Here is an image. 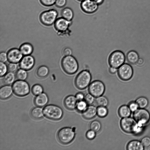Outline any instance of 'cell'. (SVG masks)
I'll list each match as a JSON object with an SVG mask.
<instances>
[{
	"mask_svg": "<svg viewBox=\"0 0 150 150\" xmlns=\"http://www.w3.org/2000/svg\"><path fill=\"white\" fill-rule=\"evenodd\" d=\"M120 125L124 132L135 135L141 133L144 127L138 124L133 117H129L122 118L120 121Z\"/></svg>",
	"mask_w": 150,
	"mask_h": 150,
	"instance_id": "obj_1",
	"label": "cell"
},
{
	"mask_svg": "<svg viewBox=\"0 0 150 150\" xmlns=\"http://www.w3.org/2000/svg\"><path fill=\"white\" fill-rule=\"evenodd\" d=\"M61 65L64 71L69 75L76 73L79 67L77 60L71 55L64 56L62 59Z\"/></svg>",
	"mask_w": 150,
	"mask_h": 150,
	"instance_id": "obj_2",
	"label": "cell"
},
{
	"mask_svg": "<svg viewBox=\"0 0 150 150\" xmlns=\"http://www.w3.org/2000/svg\"><path fill=\"white\" fill-rule=\"evenodd\" d=\"M76 128L65 127L59 130L57 134L58 141L61 144H68L71 142L75 137Z\"/></svg>",
	"mask_w": 150,
	"mask_h": 150,
	"instance_id": "obj_3",
	"label": "cell"
},
{
	"mask_svg": "<svg viewBox=\"0 0 150 150\" xmlns=\"http://www.w3.org/2000/svg\"><path fill=\"white\" fill-rule=\"evenodd\" d=\"M43 114L47 118L57 121L63 117V112L62 108L55 105L49 104L45 106L43 110Z\"/></svg>",
	"mask_w": 150,
	"mask_h": 150,
	"instance_id": "obj_4",
	"label": "cell"
},
{
	"mask_svg": "<svg viewBox=\"0 0 150 150\" xmlns=\"http://www.w3.org/2000/svg\"><path fill=\"white\" fill-rule=\"evenodd\" d=\"M91 79V74L88 70H82L76 77L74 81L75 85L79 89H85L90 84Z\"/></svg>",
	"mask_w": 150,
	"mask_h": 150,
	"instance_id": "obj_5",
	"label": "cell"
},
{
	"mask_svg": "<svg viewBox=\"0 0 150 150\" xmlns=\"http://www.w3.org/2000/svg\"><path fill=\"white\" fill-rule=\"evenodd\" d=\"M12 87L14 94L20 97L26 96L30 91L29 85L25 80L16 81L13 83Z\"/></svg>",
	"mask_w": 150,
	"mask_h": 150,
	"instance_id": "obj_6",
	"label": "cell"
},
{
	"mask_svg": "<svg viewBox=\"0 0 150 150\" xmlns=\"http://www.w3.org/2000/svg\"><path fill=\"white\" fill-rule=\"evenodd\" d=\"M125 56L122 51L116 50L112 52L108 58V62L110 66L118 69L125 63Z\"/></svg>",
	"mask_w": 150,
	"mask_h": 150,
	"instance_id": "obj_7",
	"label": "cell"
},
{
	"mask_svg": "<svg viewBox=\"0 0 150 150\" xmlns=\"http://www.w3.org/2000/svg\"><path fill=\"white\" fill-rule=\"evenodd\" d=\"M133 117L138 124L144 126L150 120V113L145 108H139L133 112Z\"/></svg>",
	"mask_w": 150,
	"mask_h": 150,
	"instance_id": "obj_8",
	"label": "cell"
},
{
	"mask_svg": "<svg viewBox=\"0 0 150 150\" xmlns=\"http://www.w3.org/2000/svg\"><path fill=\"white\" fill-rule=\"evenodd\" d=\"M58 15L57 11L54 9L44 11L40 16V22L46 26H50L54 23Z\"/></svg>",
	"mask_w": 150,
	"mask_h": 150,
	"instance_id": "obj_9",
	"label": "cell"
},
{
	"mask_svg": "<svg viewBox=\"0 0 150 150\" xmlns=\"http://www.w3.org/2000/svg\"><path fill=\"white\" fill-rule=\"evenodd\" d=\"M118 76L121 80L127 81L130 80L133 75V70L132 66L128 63H124L117 70Z\"/></svg>",
	"mask_w": 150,
	"mask_h": 150,
	"instance_id": "obj_10",
	"label": "cell"
},
{
	"mask_svg": "<svg viewBox=\"0 0 150 150\" xmlns=\"http://www.w3.org/2000/svg\"><path fill=\"white\" fill-rule=\"evenodd\" d=\"M88 91L89 93L95 97H97L103 95L104 93L105 85L100 80H95L90 83L88 86Z\"/></svg>",
	"mask_w": 150,
	"mask_h": 150,
	"instance_id": "obj_11",
	"label": "cell"
},
{
	"mask_svg": "<svg viewBox=\"0 0 150 150\" xmlns=\"http://www.w3.org/2000/svg\"><path fill=\"white\" fill-rule=\"evenodd\" d=\"M81 7L85 13L91 14L96 12L98 9V5L93 0H85L81 2Z\"/></svg>",
	"mask_w": 150,
	"mask_h": 150,
	"instance_id": "obj_12",
	"label": "cell"
},
{
	"mask_svg": "<svg viewBox=\"0 0 150 150\" xmlns=\"http://www.w3.org/2000/svg\"><path fill=\"white\" fill-rule=\"evenodd\" d=\"M8 60L11 63H17L20 62L23 54L18 48H14L10 49L7 53Z\"/></svg>",
	"mask_w": 150,
	"mask_h": 150,
	"instance_id": "obj_13",
	"label": "cell"
},
{
	"mask_svg": "<svg viewBox=\"0 0 150 150\" xmlns=\"http://www.w3.org/2000/svg\"><path fill=\"white\" fill-rule=\"evenodd\" d=\"M71 23V21H69L63 17L57 19L54 23V27L56 30L60 33H65L68 30Z\"/></svg>",
	"mask_w": 150,
	"mask_h": 150,
	"instance_id": "obj_14",
	"label": "cell"
},
{
	"mask_svg": "<svg viewBox=\"0 0 150 150\" xmlns=\"http://www.w3.org/2000/svg\"><path fill=\"white\" fill-rule=\"evenodd\" d=\"M35 63V60L33 57L30 55H25L20 62L19 66L21 69L28 71L33 67Z\"/></svg>",
	"mask_w": 150,
	"mask_h": 150,
	"instance_id": "obj_15",
	"label": "cell"
},
{
	"mask_svg": "<svg viewBox=\"0 0 150 150\" xmlns=\"http://www.w3.org/2000/svg\"><path fill=\"white\" fill-rule=\"evenodd\" d=\"M78 101L75 96L70 95L65 98L64 100V104L67 109L73 110L76 108Z\"/></svg>",
	"mask_w": 150,
	"mask_h": 150,
	"instance_id": "obj_16",
	"label": "cell"
},
{
	"mask_svg": "<svg viewBox=\"0 0 150 150\" xmlns=\"http://www.w3.org/2000/svg\"><path fill=\"white\" fill-rule=\"evenodd\" d=\"M82 113L83 117L86 120H91L94 118L97 115V108L93 105L88 106Z\"/></svg>",
	"mask_w": 150,
	"mask_h": 150,
	"instance_id": "obj_17",
	"label": "cell"
},
{
	"mask_svg": "<svg viewBox=\"0 0 150 150\" xmlns=\"http://www.w3.org/2000/svg\"><path fill=\"white\" fill-rule=\"evenodd\" d=\"M49 101L48 97L45 93L37 95L34 99V103L37 107H42L45 106Z\"/></svg>",
	"mask_w": 150,
	"mask_h": 150,
	"instance_id": "obj_18",
	"label": "cell"
},
{
	"mask_svg": "<svg viewBox=\"0 0 150 150\" xmlns=\"http://www.w3.org/2000/svg\"><path fill=\"white\" fill-rule=\"evenodd\" d=\"M12 87L6 85L1 86L0 88V98L1 99L5 100L9 98L13 93Z\"/></svg>",
	"mask_w": 150,
	"mask_h": 150,
	"instance_id": "obj_19",
	"label": "cell"
},
{
	"mask_svg": "<svg viewBox=\"0 0 150 150\" xmlns=\"http://www.w3.org/2000/svg\"><path fill=\"white\" fill-rule=\"evenodd\" d=\"M126 57L127 62L132 65L137 64L139 58L137 52L134 50L128 51Z\"/></svg>",
	"mask_w": 150,
	"mask_h": 150,
	"instance_id": "obj_20",
	"label": "cell"
},
{
	"mask_svg": "<svg viewBox=\"0 0 150 150\" xmlns=\"http://www.w3.org/2000/svg\"><path fill=\"white\" fill-rule=\"evenodd\" d=\"M144 147L141 141L134 140L131 141L127 145V149L128 150H143Z\"/></svg>",
	"mask_w": 150,
	"mask_h": 150,
	"instance_id": "obj_21",
	"label": "cell"
},
{
	"mask_svg": "<svg viewBox=\"0 0 150 150\" xmlns=\"http://www.w3.org/2000/svg\"><path fill=\"white\" fill-rule=\"evenodd\" d=\"M19 50L24 55H30L33 52V48L32 45L29 43H24L20 46Z\"/></svg>",
	"mask_w": 150,
	"mask_h": 150,
	"instance_id": "obj_22",
	"label": "cell"
},
{
	"mask_svg": "<svg viewBox=\"0 0 150 150\" xmlns=\"http://www.w3.org/2000/svg\"><path fill=\"white\" fill-rule=\"evenodd\" d=\"M118 112L119 116L122 118L129 117L132 112L128 105H123L120 107Z\"/></svg>",
	"mask_w": 150,
	"mask_h": 150,
	"instance_id": "obj_23",
	"label": "cell"
},
{
	"mask_svg": "<svg viewBox=\"0 0 150 150\" xmlns=\"http://www.w3.org/2000/svg\"><path fill=\"white\" fill-rule=\"evenodd\" d=\"M62 17L66 19L71 21L74 17V13L70 8L66 7L62 10L61 12Z\"/></svg>",
	"mask_w": 150,
	"mask_h": 150,
	"instance_id": "obj_24",
	"label": "cell"
},
{
	"mask_svg": "<svg viewBox=\"0 0 150 150\" xmlns=\"http://www.w3.org/2000/svg\"><path fill=\"white\" fill-rule=\"evenodd\" d=\"M42 108L37 107L33 108L30 112L31 117L34 119L39 120L42 118L43 116Z\"/></svg>",
	"mask_w": 150,
	"mask_h": 150,
	"instance_id": "obj_25",
	"label": "cell"
},
{
	"mask_svg": "<svg viewBox=\"0 0 150 150\" xmlns=\"http://www.w3.org/2000/svg\"><path fill=\"white\" fill-rule=\"evenodd\" d=\"M48 68L46 66L42 65L39 67L36 71L37 76L40 78H43L46 77L49 73Z\"/></svg>",
	"mask_w": 150,
	"mask_h": 150,
	"instance_id": "obj_26",
	"label": "cell"
},
{
	"mask_svg": "<svg viewBox=\"0 0 150 150\" xmlns=\"http://www.w3.org/2000/svg\"><path fill=\"white\" fill-rule=\"evenodd\" d=\"M15 77V74L13 72H9L4 76L3 82L6 85H10L14 83Z\"/></svg>",
	"mask_w": 150,
	"mask_h": 150,
	"instance_id": "obj_27",
	"label": "cell"
},
{
	"mask_svg": "<svg viewBox=\"0 0 150 150\" xmlns=\"http://www.w3.org/2000/svg\"><path fill=\"white\" fill-rule=\"evenodd\" d=\"M95 102L98 106L107 107L109 104V100L108 98L102 95L96 97L95 99Z\"/></svg>",
	"mask_w": 150,
	"mask_h": 150,
	"instance_id": "obj_28",
	"label": "cell"
},
{
	"mask_svg": "<svg viewBox=\"0 0 150 150\" xmlns=\"http://www.w3.org/2000/svg\"><path fill=\"white\" fill-rule=\"evenodd\" d=\"M138 104L139 108H145L148 105L149 102L147 98L141 96L138 98L135 101Z\"/></svg>",
	"mask_w": 150,
	"mask_h": 150,
	"instance_id": "obj_29",
	"label": "cell"
},
{
	"mask_svg": "<svg viewBox=\"0 0 150 150\" xmlns=\"http://www.w3.org/2000/svg\"><path fill=\"white\" fill-rule=\"evenodd\" d=\"M90 129L92 130L97 133L100 132L101 129L102 125L100 121L96 120L92 121L90 124Z\"/></svg>",
	"mask_w": 150,
	"mask_h": 150,
	"instance_id": "obj_30",
	"label": "cell"
},
{
	"mask_svg": "<svg viewBox=\"0 0 150 150\" xmlns=\"http://www.w3.org/2000/svg\"><path fill=\"white\" fill-rule=\"evenodd\" d=\"M15 75L18 80H25L27 78L28 73L26 70L21 68L17 71Z\"/></svg>",
	"mask_w": 150,
	"mask_h": 150,
	"instance_id": "obj_31",
	"label": "cell"
},
{
	"mask_svg": "<svg viewBox=\"0 0 150 150\" xmlns=\"http://www.w3.org/2000/svg\"><path fill=\"white\" fill-rule=\"evenodd\" d=\"M88 104L85 100L78 101L76 107L78 112H83L87 108Z\"/></svg>",
	"mask_w": 150,
	"mask_h": 150,
	"instance_id": "obj_32",
	"label": "cell"
},
{
	"mask_svg": "<svg viewBox=\"0 0 150 150\" xmlns=\"http://www.w3.org/2000/svg\"><path fill=\"white\" fill-rule=\"evenodd\" d=\"M108 110L106 107L100 106L97 108V115L99 117H105L108 114Z\"/></svg>",
	"mask_w": 150,
	"mask_h": 150,
	"instance_id": "obj_33",
	"label": "cell"
},
{
	"mask_svg": "<svg viewBox=\"0 0 150 150\" xmlns=\"http://www.w3.org/2000/svg\"><path fill=\"white\" fill-rule=\"evenodd\" d=\"M32 93L35 96L42 93L43 91L42 87L39 84H36L33 85L31 89Z\"/></svg>",
	"mask_w": 150,
	"mask_h": 150,
	"instance_id": "obj_34",
	"label": "cell"
},
{
	"mask_svg": "<svg viewBox=\"0 0 150 150\" xmlns=\"http://www.w3.org/2000/svg\"><path fill=\"white\" fill-rule=\"evenodd\" d=\"M95 97L90 93H88L85 96L84 100L88 105H91L95 101Z\"/></svg>",
	"mask_w": 150,
	"mask_h": 150,
	"instance_id": "obj_35",
	"label": "cell"
},
{
	"mask_svg": "<svg viewBox=\"0 0 150 150\" xmlns=\"http://www.w3.org/2000/svg\"><path fill=\"white\" fill-rule=\"evenodd\" d=\"M0 76L2 77L7 73L8 70L7 66L4 62H1L0 63Z\"/></svg>",
	"mask_w": 150,
	"mask_h": 150,
	"instance_id": "obj_36",
	"label": "cell"
},
{
	"mask_svg": "<svg viewBox=\"0 0 150 150\" xmlns=\"http://www.w3.org/2000/svg\"><path fill=\"white\" fill-rule=\"evenodd\" d=\"M128 106L132 112H134L138 110L139 106L136 101H131L128 104Z\"/></svg>",
	"mask_w": 150,
	"mask_h": 150,
	"instance_id": "obj_37",
	"label": "cell"
},
{
	"mask_svg": "<svg viewBox=\"0 0 150 150\" xmlns=\"http://www.w3.org/2000/svg\"><path fill=\"white\" fill-rule=\"evenodd\" d=\"M141 142L144 147H148L150 146V137L146 136L143 138Z\"/></svg>",
	"mask_w": 150,
	"mask_h": 150,
	"instance_id": "obj_38",
	"label": "cell"
},
{
	"mask_svg": "<svg viewBox=\"0 0 150 150\" xmlns=\"http://www.w3.org/2000/svg\"><path fill=\"white\" fill-rule=\"evenodd\" d=\"M96 133L93 130L90 129L86 132V137L87 139L89 140H92L96 137Z\"/></svg>",
	"mask_w": 150,
	"mask_h": 150,
	"instance_id": "obj_39",
	"label": "cell"
},
{
	"mask_svg": "<svg viewBox=\"0 0 150 150\" xmlns=\"http://www.w3.org/2000/svg\"><path fill=\"white\" fill-rule=\"evenodd\" d=\"M40 3L44 6H49L55 4L56 0H40Z\"/></svg>",
	"mask_w": 150,
	"mask_h": 150,
	"instance_id": "obj_40",
	"label": "cell"
},
{
	"mask_svg": "<svg viewBox=\"0 0 150 150\" xmlns=\"http://www.w3.org/2000/svg\"><path fill=\"white\" fill-rule=\"evenodd\" d=\"M7 67L9 72H13L16 70L18 66L16 63L10 62L8 65Z\"/></svg>",
	"mask_w": 150,
	"mask_h": 150,
	"instance_id": "obj_41",
	"label": "cell"
},
{
	"mask_svg": "<svg viewBox=\"0 0 150 150\" xmlns=\"http://www.w3.org/2000/svg\"><path fill=\"white\" fill-rule=\"evenodd\" d=\"M67 0H56L55 4L58 7L61 8L66 4Z\"/></svg>",
	"mask_w": 150,
	"mask_h": 150,
	"instance_id": "obj_42",
	"label": "cell"
},
{
	"mask_svg": "<svg viewBox=\"0 0 150 150\" xmlns=\"http://www.w3.org/2000/svg\"><path fill=\"white\" fill-rule=\"evenodd\" d=\"M1 62H5L8 60L7 54L4 52H2L0 54Z\"/></svg>",
	"mask_w": 150,
	"mask_h": 150,
	"instance_id": "obj_43",
	"label": "cell"
},
{
	"mask_svg": "<svg viewBox=\"0 0 150 150\" xmlns=\"http://www.w3.org/2000/svg\"><path fill=\"white\" fill-rule=\"evenodd\" d=\"M62 53L64 56L70 55L72 54V51L70 48L66 47L63 49Z\"/></svg>",
	"mask_w": 150,
	"mask_h": 150,
	"instance_id": "obj_44",
	"label": "cell"
},
{
	"mask_svg": "<svg viewBox=\"0 0 150 150\" xmlns=\"http://www.w3.org/2000/svg\"><path fill=\"white\" fill-rule=\"evenodd\" d=\"M75 96L78 101L83 100L85 96L84 94L82 92L78 93Z\"/></svg>",
	"mask_w": 150,
	"mask_h": 150,
	"instance_id": "obj_45",
	"label": "cell"
},
{
	"mask_svg": "<svg viewBox=\"0 0 150 150\" xmlns=\"http://www.w3.org/2000/svg\"><path fill=\"white\" fill-rule=\"evenodd\" d=\"M117 69L115 68L110 67L109 68V71L111 74H114L117 71Z\"/></svg>",
	"mask_w": 150,
	"mask_h": 150,
	"instance_id": "obj_46",
	"label": "cell"
},
{
	"mask_svg": "<svg viewBox=\"0 0 150 150\" xmlns=\"http://www.w3.org/2000/svg\"><path fill=\"white\" fill-rule=\"evenodd\" d=\"M144 63V60L142 58H139L137 62V64L138 66L142 65Z\"/></svg>",
	"mask_w": 150,
	"mask_h": 150,
	"instance_id": "obj_47",
	"label": "cell"
},
{
	"mask_svg": "<svg viewBox=\"0 0 150 150\" xmlns=\"http://www.w3.org/2000/svg\"><path fill=\"white\" fill-rule=\"evenodd\" d=\"M99 6L102 4L104 2V0H93Z\"/></svg>",
	"mask_w": 150,
	"mask_h": 150,
	"instance_id": "obj_48",
	"label": "cell"
},
{
	"mask_svg": "<svg viewBox=\"0 0 150 150\" xmlns=\"http://www.w3.org/2000/svg\"><path fill=\"white\" fill-rule=\"evenodd\" d=\"M77 0L79 1H81V2L82 1H84L85 0Z\"/></svg>",
	"mask_w": 150,
	"mask_h": 150,
	"instance_id": "obj_49",
	"label": "cell"
}]
</instances>
